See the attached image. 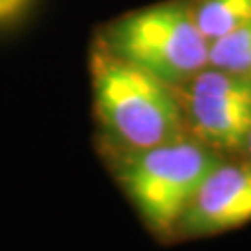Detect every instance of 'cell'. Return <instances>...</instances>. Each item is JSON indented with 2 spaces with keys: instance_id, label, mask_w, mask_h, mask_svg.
<instances>
[{
  "instance_id": "1",
  "label": "cell",
  "mask_w": 251,
  "mask_h": 251,
  "mask_svg": "<svg viewBox=\"0 0 251 251\" xmlns=\"http://www.w3.org/2000/svg\"><path fill=\"white\" fill-rule=\"evenodd\" d=\"M90 73L95 117L110 156L186 134L175 88L108 52L95 39Z\"/></svg>"
},
{
  "instance_id": "2",
  "label": "cell",
  "mask_w": 251,
  "mask_h": 251,
  "mask_svg": "<svg viewBox=\"0 0 251 251\" xmlns=\"http://www.w3.org/2000/svg\"><path fill=\"white\" fill-rule=\"evenodd\" d=\"M93 39L171 88L208 65V41L194 23L190 0H166L119 15Z\"/></svg>"
},
{
  "instance_id": "3",
  "label": "cell",
  "mask_w": 251,
  "mask_h": 251,
  "mask_svg": "<svg viewBox=\"0 0 251 251\" xmlns=\"http://www.w3.org/2000/svg\"><path fill=\"white\" fill-rule=\"evenodd\" d=\"M117 179L144 222L156 233L179 227L198 188L222 156L182 134L149 149L112 154Z\"/></svg>"
},
{
  "instance_id": "4",
  "label": "cell",
  "mask_w": 251,
  "mask_h": 251,
  "mask_svg": "<svg viewBox=\"0 0 251 251\" xmlns=\"http://www.w3.org/2000/svg\"><path fill=\"white\" fill-rule=\"evenodd\" d=\"M184 132L212 151L242 152L251 128V76L206 65L175 88Z\"/></svg>"
},
{
  "instance_id": "5",
  "label": "cell",
  "mask_w": 251,
  "mask_h": 251,
  "mask_svg": "<svg viewBox=\"0 0 251 251\" xmlns=\"http://www.w3.org/2000/svg\"><path fill=\"white\" fill-rule=\"evenodd\" d=\"M251 222V160H220L190 201L179 227L205 236L238 229Z\"/></svg>"
},
{
  "instance_id": "6",
  "label": "cell",
  "mask_w": 251,
  "mask_h": 251,
  "mask_svg": "<svg viewBox=\"0 0 251 251\" xmlns=\"http://www.w3.org/2000/svg\"><path fill=\"white\" fill-rule=\"evenodd\" d=\"M190 9L208 45L251 19V0H190Z\"/></svg>"
},
{
  "instance_id": "7",
  "label": "cell",
  "mask_w": 251,
  "mask_h": 251,
  "mask_svg": "<svg viewBox=\"0 0 251 251\" xmlns=\"http://www.w3.org/2000/svg\"><path fill=\"white\" fill-rule=\"evenodd\" d=\"M208 65L251 76V19L208 45Z\"/></svg>"
},
{
  "instance_id": "8",
  "label": "cell",
  "mask_w": 251,
  "mask_h": 251,
  "mask_svg": "<svg viewBox=\"0 0 251 251\" xmlns=\"http://www.w3.org/2000/svg\"><path fill=\"white\" fill-rule=\"evenodd\" d=\"M244 154L248 156V160H251V128H250V134L246 138V145H244Z\"/></svg>"
}]
</instances>
